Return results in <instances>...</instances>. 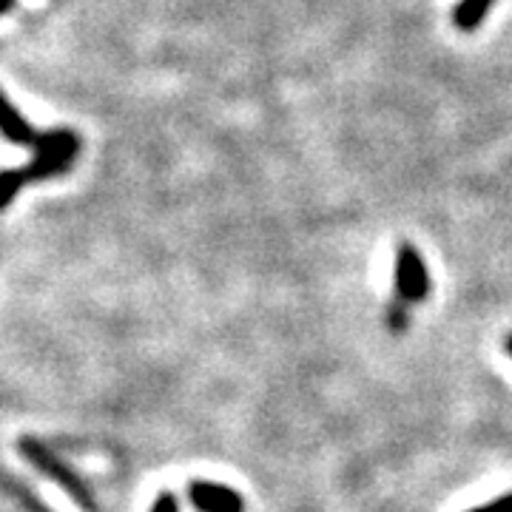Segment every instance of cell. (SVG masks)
Segmentation results:
<instances>
[{
    "label": "cell",
    "mask_w": 512,
    "mask_h": 512,
    "mask_svg": "<svg viewBox=\"0 0 512 512\" xmlns=\"http://www.w3.org/2000/svg\"><path fill=\"white\" fill-rule=\"evenodd\" d=\"M387 319H390V328L404 330L407 328V308H404L402 299H393L390 308H387Z\"/></svg>",
    "instance_id": "6"
},
{
    "label": "cell",
    "mask_w": 512,
    "mask_h": 512,
    "mask_svg": "<svg viewBox=\"0 0 512 512\" xmlns=\"http://www.w3.org/2000/svg\"><path fill=\"white\" fill-rule=\"evenodd\" d=\"M20 453L29 458V461L35 464L40 473H46V476L52 478L55 484H60V487H63L66 493L72 495L74 501H77V504H80L83 510L94 512L92 493H89V490L83 487V481L74 476L72 470H69V467H66L63 461H57V456H52V453H49V450H46V447H43L40 441H35L32 436L20 439Z\"/></svg>",
    "instance_id": "3"
},
{
    "label": "cell",
    "mask_w": 512,
    "mask_h": 512,
    "mask_svg": "<svg viewBox=\"0 0 512 512\" xmlns=\"http://www.w3.org/2000/svg\"><path fill=\"white\" fill-rule=\"evenodd\" d=\"M504 350H507V353H510V356H512V333H510V336H507V339H504Z\"/></svg>",
    "instance_id": "10"
},
{
    "label": "cell",
    "mask_w": 512,
    "mask_h": 512,
    "mask_svg": "<svg viewBox=\"0 0 512 512\" xmlns=\"http://www.w3.org/2000/svg\"><path fill=\"white\" fill-rule=\"evenodd\" d=\"M467 512H512V493L501 495V498H495L490 504H481L476 510H467Z\"/></svg>",
    "instance_id": "7"
},
{
    "label": "cell",
    "mask_w": 512,
    "mask_h": 512,
    "mask_svg": "<svg viewBox=\"0 0 512 512\" xmlns=\"http://www.w3.org/2000/svg\"><path fill=\"white\" fill-rule=\"evenodd\" d=\"M495 0H461L458 9L453 12V20H456V29L461 32H476L478 23L484 20V15L490 12Z\"/></svg>",
    "instance_id": "5"
},
{
    "label": "cell",
    "mask_w": 512,
    "mask_h": 512,
    "mask_svg": "<svg viewBox=\"0 0 512 512\" xmlns=\"http://www.w3.org/2000/svg\"><path fill=\"white\" fill-rule=\"evenodd\" d=\"M393 285H396V299H402L404 305H419L430 296V274H427V262L410 245L402 242L396 248V265H393Z\"/></svg>",
    "instance_id": "2"
},
{
    "label": "cell",
    "mask_w": 512,
    "mask_h": 512,
    "mask_svg": "<svg viewBox=\"0 0 512 512\" xmlns=\"http://www.w3.org/2000/svg\"><path fill=\"white\" fill-rule=\"evenodd\" d=\"M0 134L3 140L15 146L32 148V163L18 171H0V211L18 197V191L26 183H40L46 177H60L74 165V157L80 154V140L69 128L60 131H37L20 114L6 94L0 92Z\"/></svg>",
    "instance_id": "1"
},
{
    "label": "cell",
    "mask_w": 512,
    "mask_h": 512,
    "mask_svg": "<svg viewBox=\"0 0 512 512\" xmlns=\"http://www.w3.org/2000/svg\"><path fill=\"white\" fill-rule=\"evenodd\" d=\"M151 512H180V501L174 493H160V498L154 501Z\"/></svg>",
    "instance_id": "8"
},
{
    "label": "cell",
    "mask_w": 512,
    "mask_h": 512,
    "mask_svg": "<svg viewBox=\"0 0 512 512\" xmlns=\"http://www.w3.org/2000/svg\"><path fill=\"white\" fill-rule=\"evenodd\" d=\"M15 6V0H0V15H6Z\"/></svg>",
    "instance_id": "9"
},
{
    "label": "cell",
    "mask_w": 512,
    "mask_h": 512,
    "mask_svg": "<svg viewBox=\"0 0 512 512\" xmlns=\"http://www.w3.org/2000/svg\"><path fill=\"white\" fill-rule=\"evenodd\" d=\"M188 501L200 512H245L242 495L225 484H211V481H194L188 487Z\"/></svg>",
    "instance_id": "4"
}]
</instances>
